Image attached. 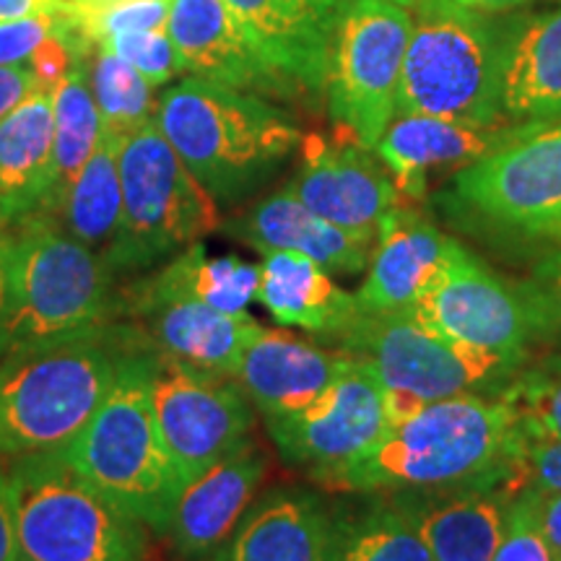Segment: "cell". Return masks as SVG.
Wrapping results in <instances>:
<instances>
[{"instance_id": "obj_3", "label": "cell", "mask_w": 561, "mask_h": 561, "mask_svg": "<svg viewBox=\"0 0 561 561\" xmlns=\"http://www.w3.org/2000/svg\"><path fill=\"white\" fill-rule=\"evenodd\" d=\"M153 121L219 206H237L268 185L305 136L265 96L195 76L164 91Z\"/></svg>"}, {"instance_id": "obj_51", "label": "cell", "mask_w": 561, "mask_h": 561, "mask_svg": "<svg viewBox=\"0 0 561 561\" xmlns=\"http://www.w3.org/2000/svg\"><path fill=\"white\" fill-rule=\"evenodd\" d=\"M0 229H3V224H0Z\"/></svg>"}, {"instance_id": "obj_20", "label": "cell", "mask_w": 561, "mask_h": 561, "mask_svg": "<svg viewBox=\"0 0 561 561\" xmlns=\"http://www.w3.org/2000/svg\"><path fill=\"white\" fill-rule=\"evenodd\" d=\"M390 494L416 525L434 561H491L520 483L510 476L453 489Z\"/></svg>"}, {"instance_id": "obj_40", "label": "cell", "mask_w": 561, "mask_h": 561, "mask_svg": "<svg viewBox=\"0 0 561 561\" xmlns=\"http://www.w3.org/2000/svg\"><path fill=\"white\" fill-rule=\"evenodd\" d=\"M517 483L520 489H561V439H525L517 460Z\"/></svg>"}, {"instance_id": "obj_42", "label": "cell", "mask_w": 561, "mask_h": 561, "mask_svg": "<svg viewBox=\"0 0 561 561\" xmlns=\"http://www.w3.org/2000/svg\"><path fill=\"white\" fill-rule=\"evenodd\" d=\"M34 89H37V81L30 66L0 68V121H5Z\"/></svg>"}, {"instance_id": "obj_1", "label": "cell", "mask_w": 561, "mask_h": 561, "mask_svg": "<svg viewBox=\"0 0 561 561\" xmlns=\"http://www.w3.org/2000/svg\"><path fill=\"white\" fill-rule=\"evenodd\" d=\"M525 437L502 396H455L396 421L371 450L335 473L325 489L343 494L430 491L517 479Z\"/></svg>"}, {"instance_id": "obj_44", "label": "cell", "mask_w": 561, "mask_h": 561, "mask_svg": "<svg viewBox=\"0 0 561 561\" xmlns=\"http://www.w3.org/2000/svg\"><path fill=\"white\" fill-rule=\"evenodd\" d=\"M60 9L58 0H0V24L39 13H55Z\"/></svg>"}, {"instance_id": "obj_11", "label": "cell", "mask_w": 561, "mask_h": 561, "mask_svg": "<svg viewBox=\"0 0 561 561\" xmlns=\"http://www.w3.org/2000/svg\"><path fill=\"white\" fill-rule=\"evenodd\" d=\"M413 30L409 9L380 0L346 3L335 34L328 110L333 123L375 149L398 117L403 58Z\"/></svg>"}, {"instance_id": "obj_50", "label": "cell", "mask_w": 561, "mask_h": 561, "mask_svg": "<svg viewBox=\"0 0 561 561\" xmlns=\"http://www.w3.org/2000/svg\"><path fill=\"white\" fill-rule=\"evenodd\" d=\"M551 359L561 364V351H553V354H551Z\"/></svg>"}, {"instance_id": "obj_5", "label": "cell", "mask_w": 561, "mask_h": 561, "mask_svg": "<svg viewBox=\"0 0 561 561\" xmlns=\"http://www.w3.org/2000/svg\"><path fill=\"white\" fill-rule=\"evenodd\" d=\"M149 351L151 341L144 335L87 430L62 450L102 494L164 536L182 481L157 426Z\"/></svg>"}, {"instance_id": "obj_26", "label": "cell", "mask_w": 561, "mask_h": 561, "mask_svg": "<svg viewBox=\"0 0 561 561\" xmlns=\"http://www.w3.org/2000/svg\"><path fill=\"white\" fill-rule=\"evenodd\" d=\"M125 318L136 322L140 333L161 354L208 375L231 377V380L240 367L244 348L263 328L261 322L250 318V312L227 314L187 299L153 301V305L136 307Z\"/></svg>"}, {"instance_id": "obj_38", "label": "cell", "mask_w": 561, "mask_h": 561, "mask_svg": "<svg viewBox=\"0 0 561 561\" xmlns=\"http://www.w3.org/2000/svg\"><path fill=\"white\" fill-rule=\"evenodd\" d=\"M491 561H553L549 543H546L528 496L523 491L512 502L502 541L496 546Z\"/></svg>"}, {"instance_id": "obj_12", "label": "cell", "mask_w": 561, "mask_h": 561, "mask_svg": "<svg viewBox=\"0 0 561 561\" xmlns=\"http://www.w3.org/2000/svg\"><path fill=\"white\" fill-rule=\"evenodd\" d=\"M421 322L460 346L528 367L538 346L523 280L504 278L453 237L437 276L411 307Z\"/></svg>"}, {"instance_id": "obj_30", "label": "cell", "mask_w": 561, "mask_h": 561, "mask_svg": "<svg viewBox=\"0 0 561 561\" xmlns=\"http://www.w3.org/2000/svg\"><path fill=\"white\" fill-rule=\"evenodd\" d=\"M331 504L325 561H434L424 538L392 494L369 491Z\"/></svg>"}, {"instance_id": "obj_2", "label": "cell", "mask_w": 561, "mask_h": 561, "mask_svg": "<svg viewBox=\"0 0 561 561\" xmlns=\"http://www.w3.org/2000/svg\"><path fill=\"white\" fill-rule=\"evenodd\" d=\"M144 333L110 320L0 359V455L62 450L87 430Z\"/></svg>"}, {"instance_id": "obj_39", "label": "cell", "mask_w": 561, "mask_h": 561, "mask_svg": "<svg viewBox=\"0 0 561 561\" xmlns=\"http://www.w3.org/2000/svg\"><path fill=\"white\" fill-rule=\"evenodd\" d=\"M62 9L0 24V68L26 66L30 55L62 26Z\"/></svg>"}, {"instance_id": "obj_19", "label": "cell", "mask_w": 561, "mask_h": 561, "mask_svg": "<svg viewBox=\"0 0 561 561\" xmlns=\"http://www.w3.org/2000/svg\"><path fill=\"white\" fill-rule=\"evenodd\" d=\"M268 473V453L248 437L180 489L164 536L182 561H206L221 549Z\"/></svg>"}, {"instance_id": "obj_36", "label": "cell", "mask_w": 561, "mask_h": 561, "mask_svg": "<svg viewBox=\"0 0 561 561\" xmlns=\"http://www.w3.org/2000/svg\"><path fill=\"white\" fill-rule=\"evenodd\" d=\"M549 242L528 278H523V289L536 322L538 346L561 351V237Z\"/></svg>"}, {"instance_id": "obj_14", "label": "cell", "mask_w": 561, "mask_h": 561, "mask_svg": "<svg viewBox=\"0 0 561 561\" xmlns=\"http://www.w3.org/2000/svg\"><path fill=\"white\" fill-rule=\"evenodd\" d=\"M265 426L280 460L318 486H325L335 473L354 466L382 439L390 419L377 375L348 356L346 369L318 401L268 419Z\"/></svg>"}, {"instance_id": "obj_32", "label": "cell", "mask_w": 561, "mask_h": 561, "mask_svg": "<svg viewBox=\"0 0 561 561\" xmlns=\"http://www.w3.org/2000/svg\"><path fill=\"white\" fill-rule=\"evenodd\" d=\"M87 53H76L68 76L53 91V185L37 214H47L68 193L102 138V117L89 87Z\"/></svg>"}, {"instance_id": "obj_17", "label": "cell", "mask_w": 561, "mask_h": 561, "mask_svg": "<svg viewBox=\"0 0 561 561\" xmlns=\"http://www.w3.org/2000/svg\"><path fill=\"white\" fill-rule=\"evenodd\" d=\"M252 45L320 107L346 0H224Z\"/></svg>"}, {"instance_id": "obj_49", "label": "cell", "mask_w": 561, "mask_h": 561, "mask_svg": "<svg viewBox=\"0 0 561 561\" xmlns=\"http://www.w3.org/2000/svg\"><path fill=\"white\" fill-rule=\"evenodd\" d=\"M58 3H60V5H79L81 0H58Z\"/></svg>"}, {"instance_id": "obj_13", "label": "cell", "mask_w": 561, "mask_h": 561, "mask_svg": "<svg viewBox=\"0 0 561 561\" xmlns=\"http://www.w3.org/2000/svg\"><path fill=\"white\" fill-rule=\"evenodd\" d=\"M149 359L157 426L185 486L250 437L255 405L231 377L182 364L153 343Z\"/></svg>"}, {"instance_id": "obj_35", "label": "cell", "mask_w": 561, "mask_h": 561, "mask_svg": "<svg viewBox=\"0 0 561 561\" xmlns=\"http://www.w3.org/2000/svg\"><path fill=\"white\" fill-rule=\"evenodd\" d=\"M62 11L70 21V30L83 45H102L117 34L167 30L172 0H123L96 11H76L62 5Z\"/></svg>"}, {"instance_id": "obj_29", "label": "cell", "mask_w": 561, "mask_h": 561, "mask_svg": "<svg viewBox=\"0 0 561 561\" xmlns=\"http://www.w3.org/2000/svg\"><path fill=\"white\" fill-rule=\"evenodd\" d=\"M53 91L34 89L0 121V224L30 219L53 185Z\"/></svg>"}, {"instance_id": "obj_37", "label": "cell", "mask_w": 561, "mask_h": 561, "mask_svg": "<svg viewBox=\"0 0 561 561\" xmlns=\"http://www.w3.org/2000/svg\"><path fill=\"white\" fill-rule=\"evenodd\" d=\"M96 47H107L110 53H115L151 87H164L182 70L170 32L164 30L117 34Z\"/></svg>"}, {"instance_id": "obj_7", "label": "cell", "mask_w": 561, "mask_h": 561, "mask_svg": "<svg viewBox=\"0 0 561 561\" xmlns=\"http://www.w3.org/2000/svg\"><path fill=\"white\" fill-rule=\"evenodd\" d=\"M398 115L496 125L502 112V30L491 13L453 0H416Z\"/></svg>"}, {"instance_id": "obj_22", "label": "cell", "mask_w": 561, "mask_h": 561, "mask_svg": "<svg viewBox=\"0 0 561 561\" xmlns=\"http://www.w3.org/2000/svg\"><path fill=\"white\" fill-rule=\"evenodd\" d=\"M348 356L341 351L320 348L286 331H268L244 348L234 382L263 419H278L301 411L325 392L346 369Z\"/></svg>"}, {"instance_id": "obj_47", "label": "cell", "mask_w": 561, "mask_h": 561, "mask_svg": "<svg viewBox=\"0 0 561 561\" xmlns=\"http://www.w3.org/2000/svg\"><path fill=\"white\" fill-rule=\"evenodd\" d=\"M123 3V0H81L79 5H66V9H76V11H96V9H107V5Z\"/></svg>"}, {"instance_id": "obj_8", "label": "cell", "mask_w": 561, "mask_h": 561, "mask_svg": "<svg viewBox=\"0 0 561 561\" xmlns=\"http://www.w3.org/2000/svg\"><path fill=\"white\" fill-rule=\"evenodd\" d=\"M341 354L375 371L390 424L426 403L455 396H502L523 364L460 346L421 322L411 310L364 312L333 341Z\"/></svg>"}, {"instance_id": "obj_43", "label": "cell", "mask_w": 561, "mask_h": 561, "mask_svg": "<svg viewBox=\"0 0 561 561\" xmlns=\"http://www.w3.org/2000/svg\"><path fill=\"white\" fill-rule=\"evenodd\" d=\"M0 561H16V517H13L11 479L0 468Z\"/></svg>"}, {"instance_id": "obj_18", "label": "cell", "mask_w": 561, "mask_h": 561, "mask_svg": "<svg viewBox=\"0 0 561 561\" xmlns=\"http://www.w3.org/2000/svg\"><path fill=\"white\" fill-rule=\"evenodd\" d=\"M533 128L536 125H473L430 115H398L375 151L392 174L401 206H421L432 172L466 170Z\"/></svg>"}, {"instance_id": "obj_23", "label": "cell", "mask_w": 561, "mask_h": 561, "mask_svg": "<svg viewBox=\"0 0 561 561\" xmlns=\"http://www.w3.org/2000/svg\"><path fill=\"white\" fill-rule=\"evenodd\" d=\"M331 504L305 486L255 496L210 561H325Z\"/></svg>"}, {"instance_id": "obj_27", "label": "cell", "mask_w": 561, "mask_h": 561, "mask_svg": "<svg viewBox=\"0 0 561 561\" xmlns=\"http://www.w3.org/2000/svg\"><path fill=\"white\" fill-rule=\"evenodd\" d=\"M257 297L280 325L299 328L322 341H335L362 314L356 294L341 289L310 257L271 252L257 265Z\"/></svg>"}, {"instance_id": "obj_21", "label": "cell", "mask_w": 561, "mask_h": 561, "mask_svg": "<svg viewBox=\"0 0 561 561\" xmlns=\"http://www.w3.org/2000/svg\"><path fill=\"white\" fill-rule=\"evenodd\" d=\"M221 229L261 255L294 252L310 257L325 271L348 276L367 271L377 242L325 221L286 191L257 201L237 219L224 221Z\"/></svg>"}, {"instance_id": "obj_16", "label": "cell", "mask_w": 561, "mask_h": 561, "mask_svg": "<svg viewBox=\"0 0 561 561\" xmlns=\"http://www.w3.org/2000/svg\"><path fill=\"white\" fill-rule=\"evenodd\" d=\"M167 32L182 70L195 79L250 91L265 100H305L301 91L252 45L224 0H172Z\"/></svg>"}, {"instance_id": "obj_45", "label": "cell", "mask_w": 561, "mask_h": 561, "mask_svg": "<svg viewBox=\"0 0 561 561\" xmlns=\"http://www.w3.org/2000/svg\"><path fill=\"white\" fill-rule=\"evenodd\" d=\"M453 3L466 5V9L481 11V13H504L517 9V5L530 3V0H453Z\"/></svg>"}, {"instance_id": "obj_33", "label": "cell", "mask_w": 561, "mask_h": 561, "mask_svg": "<svg viewBox=\"0 0 561 561\" xmlns=\"http://www.w3.org/2000/svg\"><path fill=\"white\" fill-rule=\"evenodd\" d=\"M89 87L102 117V130L115 140L128 138L157 115L151 83H146L128 62L107 47H91L87 53Z\"/></svg>"}, {"instance_id": "obj_41", "label": "cell", "mask_w": 561, "mask_h": 561, "mask_svg": "<svg viewBox=\"0 0 561 561\" xmlns=\"http://www.w3.org/2000/svg\"><path fill=\"white\" fill-rule=\"evenodd\" d=\"M520 491L528 496L533 515H536L538 528H541L546 543H549L553 561H561V489L523 486Z\"/></svg>"}, {"instance_id": "obj_46", "label": "cell", "mask_w": 561, "mask_h": 561, "mask_svg": "<svg viewBox=\"0 0 561 561\" xmlns=\"http://www.w3.org/2000/svg\"><path fill=\"white\" fill-rule=\"evenodd\" d=\"M9 299V278H5V229H0V318Z\"/></svg>"}, {"instance_id": "obj_24", "label": "cell", "mask_w": 561, "mask_h": 561, "mask_svg": "<svg viewBox=\"0 0 561 561\" xmlns=\"http://www.w3.org/2000/svg\"><path fill=\"white\" fill-rule=\"evenodd\" d=\"M450 240L419 206L392 208L380 224L367 278L356 291L362 310H411L442 268Z\"/></svg>"}, {"instance_id": "obj_10", "label": "cell", "mask_w": 561, "mask_h": 561, "mask_svg": "<svg viewBox=\"0 0 561 561\" xmlns=\"http://www.w3.org/2000/svg\"><path fill=\"white\" fill-rule=\"evenodd\" d=\"M442 201L496 234L549 242L561 234V121L455 172Z\"/></svg>"}, {"instance_id": "obj_4", "label": "cell", "mask_w": 561, "mask_h": 561, "mask_svg": "<svg viewBox=\"0 0 561 561\" xmlns=\"http://www.w3.org/2000/svg\"><path fill=\"white\" fill-rule=\"evenodd\" d=\"M5 278L0 359L117 320V273L47 216L5 229Z\"/></svg>"}, {"instance_id": "obj_15", "label": "cell", "mask_w": 561, "mask_h": 561, "mask_svg": "<svg viewBox=\"0 0 561 561\" xmlns=\"http://www.w3.org/2000/svg\"><path fill=\"white\" fill-rule=\"evenodd\" d=\"M284 191L325 221L371 240H377L385 216L401 206L377 151L339 125L333 136H301L299 164Z\"/></svg>"}, {"instance_id": "obj_31", "label": "cell", "mask_w": 561, "mask_h": 561, "mask_svg": "<svg viewBox=\"0 0 561 561\" xmlns=\"http://www.w3.org/2000/svg\"><path fill=\"white\" fill-rule=\"evenodd\" d=\"M121 140L102 130L100 144L87 161L79 178L68 187V193L47 210L66 234L87 244L104 257L115 242L123 219V185L121 167H117Z\"/></svg>"}, {"instance_id": "obj_52", "label": "cell", "mask_w": 561, "mask_h": 561, "mask_svg": "<svg viewBox=\"0 0 561 561\" xmlns=\"http://www.w3.org/2000/svg\"><path fill=\"white\" fill-rule=\"evenodd\" d=\"M559 237H561V234H559ZM553 240H557V237H553Z\"/></svg>"}, {"instance_id": "obj_34", "label": "cell", "mask_w": 561, "mask_h": 561, "mask_svg": "<svg viewBox=\"0 0 561 561\" xmlns=\"http://www.w3.org/2000/svg\"><path fill=\"white\" fill-rule=\"evenodd\" d=\"M520 421L523 437L530 442L561 439V364L546 356L528 364L504 390Z\"/></svg>"}, {"instance_id": "obj_28", "label": "cell", "mask_w": 561, "mask_h": 561, "mask_svg": "<svg viewBox=\"0 0 561 561\" xmlns=\"http://www.w3.org/2000/svg\"><path fill=\"white\" fill-rule=\"evenodd\" d=\"M257 265L240 257H210L201 242L191 244L153 271L140 276L117 294V318L153 301L187 299L227 314H244L257 297Z\"/></svg>"}, {"instance_id": "obj_25", "label": "cell", "mask_w": 561, "mask_h": 561, "mask_svg": "<svg viewBox=\"0 0 561 561\" xmlns=\"http://www.w3.org/2000/svg\"><path fill=\"white\" fill-rule=\"evenodd\" d=\"M500 30L504 121H561V5L500 21Z\"/></svg>"}, {"instance_id": "obj_6", "label": "cell", "mask_w": 561, "mask_h": 561, "mask_svg": "<svg viewBox=\"0 0 561 561\" xmlns=\"http://www.w3.org/2000/svg\"><path fill=\"white\" fill-rule=\"evenodd\" d=\"M16 561H149V528L70 462L66 450L16 458L9 471Z\"/></svg>"}, {"instance_id": "obj_9", "label": "cell", "mask_w": 561, "mask_h": 561, "mask_svg": "<svg viewBox=\"0 0 561 561\" xmlns=\"http://www.w3.org/2000/svg\"><path fill=\"white\" fill-rule=\"evenodd\" d=\"M123 219L104 255L112 271L144 273L221 229L219 203L193 178L157 121L123 138L117 151Z\"/></svg>"}, {"instance_id": "obj_48", "label": "cell", "mask_w": 561, "mask_h": 561, "mask_svg": "<svg viewBox=\"0 0 561 561\" xmlns=\"http://www.w3.org/2000/svg\"><path fill=\"white\" fill-rule=\"evenodd\" d=\"M346 3H354V0H346ZM380 3H392V5H401V9H413L416 5V0H380Z\"/></svg>"}]
</instances>
